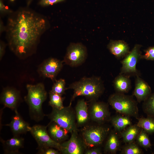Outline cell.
I'll return each mask as SVG.
<instances>
[{"instance_id":"1","label":"cell","mask_w":154,"mask_h":154,"mask_svg":"<svg viewBox=\"0 0 154 154\" xmlns=\"http://www.w3.org/2000/svg\"><path fill=\"white\" fill-rule=\"evenodd\" d=\"M48 26L44 17L33 11L24 9L15 13L9 17L6 27L10 49L20 58L31 55Z\"/></svg>"},{"instance_id":"2","label":"cell","mask_w":154,"mask_h":154,"mask_svg":"<svg viewBox=\"0 0 154 154\" xmlns=\"http://www.w3.org/2000/svg\"><path fill=\"white\" fill-rule=\"evenodd\" d=\"M68 89L73 90L70 104L77 97L83 96L90 102L97 100L105 90L104 85L100 77L93 76L83 77L78 81L70 84Z\"/></svg>"},{"instance_id":"3","label":"cell","mask_w":154,"mask_h":154,"mask_svg":"<svg viewBox=\"0 0 154 154\" xmlns=\"http://www.w3.org/2000/svg\"><path fill=\"white\" fill-rule=\"evenodd\" d=\"M26 88L27 94L25 100L28 105L30 116L35 121H39L45 116L42 106L47 98V93L42 83L35 85L27 84Z\"/></svg>"},{"instance_id":"4","label":"cell","mask_w":154,"mask_h":154,"mask_svg":"<svg viewBox=\"0 0 154 154\" xmlns=\"http://www.w3.org/2000/svg\"><path fill=\"white\" fill-rule=\"evenodd\" d=\"M108 101L112 107L119 113L136 119L139 118L138 102L132 96L116 92L109 96Z\"/></svg>"},{"instance_id":"5","label":"cell","mask_w":154,"mask_h":154,"mask_svg":"<svg viewBox=\"0 0 154 154\" xmlns=\"http://www.w3.org/2000/svg\"><path fill=\"white\" fill-rule=\"evenodd\" d=\"M110 128L103 124L89 125L83 127L80 135L87 149L101 145L109 134Z\"/></svg>"},{"instance_id":"6","label":"cell","mask_w":154,"mask_h":154,"mask_svg":"<svg viewBox=\"0 0 154 154\" xmlns=\"http://www.w3.org/2000/svg\"><path fill=\"white\" fill-rule=\"evenodd\" d=\"M71 104L61 109L52 108L51 113L47 116L51 121H53L72 133L78 130L77 125L75 110Z\"/></svg>"},{"instance_id":"7","label":"cell","mask_w":154,"mask_h":154,"mask_svg":"<svg viewBox=\"0 0 154 154\" xmlns=\"http://www.w3.org/2000/svg\"><path fill=\"white\" fill-rule=\"evenodd\" d=\"M142 45L135 44L132 50L121 61L122 66L120 73L124 74L130 77L140 76L141 74L137 69V63L141 59L142 55L140 49Z\"/></svg>"},{"instance_id":"8","label":"cell","mask_w":154,"mask_h":154,"mask_svg":"<svg viewBox=\"0 0 154 154\" xmlns=\"http://www.w3.org/2000/svg\"><path fill=\"white\" fill-rule=\"evenodd\" d=\"M87 55V50L84 45L80 43H71L67 47L63 61L70 66L77 67L84 63Z\"/></svg>"},{"instance_id":"9","label":"cell","mask_w":154,"mask_h":154,"mask_svg":"<svg viewBox=\"0 0 154 154\" xmlns=\"http://www.w3.org/2000/svg\"><path fill=\"white\" fill-rule=\"evenodd\" d=\"M60 144L59 151L61 154H83L87 149L78 130L72 132L70 138Z\"/></svg>"},{"instance_id":"10","label":"cell","mask_w":154,"mask_h":154,"mask_svg":"<svg viewBox=\"0 0 154 154\" xmlns=\"http://www.w3.org/2000/svg\"><path fill=\"white\" fill-rule=\"evenodd\" d=\"M90 102L88 107L90 120L99 124L110 121V113L108 103L97 100Z\"/></svg>"},{"instance_id":"11","label":"cell","mask_w":154,"mask_h":154,"mask_svg":"<svg viewBox=\"0 0 154 154\" xmlns=\"http://www.w3.org/2000/svg\"><path fill=\"white\" fill-rule=\"evenodd\" d=\"M47 126L36 125L31 127L30 131L38 145V149L52 147L60 150V144L52 140L47 130Z\"/></svg>"},{"instance_id":"12","label":"cell","mask_w":154,"mask_h":154,"mask_svg":"<svg viewBox=\"0 0 154 154\" xmlns=\"http://www.w3.org/2000/svg\"><path fill=\"white\" fill-rule=\"evenodd\" d=\"M63 61L56 58H50L44 60L38 70L39 74L44 78L55 81L56 78L62 70Z\"/></svg>"},{"instance_id":"13","label":"cell","mask_w":154,"mask_h":154,"mask_svg":"<svg viewBox=\"0 0 154 154\" xmlns=\"http://www.w3.org/2000/svg\"><path fill=\"white\" fill-rule=\"evenodd\" d=\"M20 91L12 87L4 88L0 96L1 102L5 107L15 111L20 100Z\"/></svg>"},{"instance_id":"14","label":"cell","mask_w":154,"mask_h":154,"mask_svg":"<svg viewBox=\"0 0 154 154\" xmlns=\"http://www.w3.org/2000/svg\"><path fill=\"white\" fill-rule=\"evenodd\" d=\"M151 88L148 84L140 76L136 77L133 95L138 102L144 101L151 94Z\"/></svg>"},{"instance_id":"15","label":"cell","mask_w":154,"mask_h":154,"mask_svg":"<svg viewBox=\"0 0 154 154\" xmlns=\"http://www.w3.org/2000/svg\"><path fill=\"white\" fill-rule=\"evenodd\" d=\"M15 111V114L13 117L11 121L6 125L10 127L14 136L19 135L30 131L31 127L28 123L23 119L17 110Z\"/></svg>"},{"instance_id":"16","label":"cell","mask_w":154,"mask_h":154,"mask_svg":"<svg viewBox=\"0 0 154 154\" xmlns=\"http://www.w3.org/2000/svg\"><path fill=\"white\" fill-rule=\"evenodd\" d=\"M77 125L78 127H83L88 124L90 120L88 107L84 99L79 100L75 107Z\"/></svg>"},{"instance_id":"17","label":"cell","mask_w":154,"mask_h":154,"mask_svg":"<svg viewBox=\"0 0 154 154\" xmlns=\"http://www.w3.org/2000/svg\"><path fill=\"white\" fill-rule=\"evenodd\" d=\"M50 137L56 142L60 143L66 141L69 137V131L56 122L51 121L47 126Z\"/></svg>"},{"instance_id":"18","label":"cell","mask_w":154,"mask_h":154,"mask_svg":"<svg viewBox=\"0 0 154 154\" xmlns=\"http://www.w3.org/2000/svg\"><path fill=\"white\" fill-rule=\"evenodd\" d=\"M107 48L117 59L124 58L130 51L128 44L121 40H111L107 45Z\"/></svg>"},{"instance_id":"19","label":"cell","mask_w":154,"mask_h":154,"mask_svg":"<svg viewBox=\"0 0 154 154\" xmlns=\"http://www.w3.org/2000/svg\"><path fill=\"white\" fill-rule=\"evenodd\" d=\"M5 153L6 154L19 153V150L23 147L24 139L19 135L14 136L7 140L1 139Z\"/></svg>"},{"instance_id":"20","label":"cell","mask_w":154,"mask_h":154,"mask_svg":"<svg viewBox=\"0 0 154 154\" xmlns=\"http://www.w3.org/2000/svg\"><path fill=\"white\" fill-rule=\"evenodd\" d=\"M130 76L119 73L113 81V85L116 92L125 94L128 92L131 88Z\"/></svg>"},{"instance_id":"21","label":"cell","mask_w":154,"mask_h":154,"mask_svg":"<svg viewBox=\"0 0 154 154\" xmlns=\"http://www.w3.org/2000/svg\"><path fill=\"white\" fill-rule=\"evenodd\" d=\"M115 131H111L108 137L104 149L106 153L116 154L119 148V141Z\"/></svg>"},{"instance_id":"22","label":"cell","mask_w":154,"mask_h":154,"mask_svg":"<svg viewBox=\"0 0 154 154\" xmlns=\"http://www.w3.org/2000/svg\"><path fill=\"white\" fill-rule=\"evenodd\" d=\"M116 131H121L131 125L129 117L126 116L117 115L111 117L110 121Z\"/></svg>"},{"instance_id":"23","label":"cell","mask_w":154,"mask_h":154,"mask_svg":"<svg viewBox=\"0 0 154 154\" xmlns=\"http://www.w3.org/2000/svg\"><path fill=\"white\" fill-rule=\"evenodd\" d=\"M141 129L137 124L131 125L128 126L121 133L123 142L126 143L133 142L136 139Z\"/></svg>"},{"instance_id":"24","label":"cell","mask_w":154,"mask_h":154,"mask_svg":"<svg viewBox=\"0 0 154 154\" xmlns=\"http://www.w3.org/2000/svg\"><path fill=\"white\" fill-rule=\"evenodd\" d=\"M137 125L148 134L154 133V117L147 116L139 118Z\"/></svg>"},{"instance_id":"25","label":"cell","mask_w":154,"mask_h":154,"mask_svg":"<svg viewBox=\"0 0 154 154\" xmlns=\"http://www.w3.org/2000/svg\"><path fill=\"white\" fill-rule=\"evenodd\" d=\"M142 109L147 116L154 117V93L151 94L144 101Z\"/></svg>"},{"instance_id":"26","label":"cell","mask_w":154,"mask_h":154,"mask_svg":"<svg viewBox=\"0 0 154 154\" xmlns=\"http://www.w3.org/2000/svg\"><path fill=\"white\" fill-rule=\"evenodd\" d=\"M49 104L52 108L61 109L64 106L63 101L64 98L62 96L50 91L49 93Z\"/></svg>"},{"instance_id":"27","label":"cell","mask_w":154,"mask_h":154,"mask_svg":"<svg viewBox=\"0 0 154 154\" xmlns=\"http://www.w3.org/2000/svg\"><path fill=\"white\" fill-rule=\"evenodd\" d=\"M148 135L145 131L141 129L136 139L138 145L145 149H151V147Z\"/></svg>"},{"instance_id":"28","label":"cell","mask_w":154,"mask_h":154,"mask_svg":"<svg viewBox=\"0 0 154 154\" xmlns=\"http://www.w3.org/2000/svg\"><path fill=\"white\" fill-rule=\"evenodd\" d=\"M121 153L122 154H142V150L134 141L126 143L122 148Z\"/></svg>"},{"instance_id":"29","label":"cell","mask_w":154,"mask_h":154,"mask_svg":"<svg viewBox=\"0 0 154 154\" xmlns=\"http://www.w3.org/2000/svg\"><path fill=\"white\" fill-rule=\"evenodd\" d=\"M66 81L64 79L60 78L58 80H55L50 91L52 92L62 96L65 93L67 88H66Z\"/></svg>"},{"instance_id":"30","label":"cell","mask_w":154,"mask_h":154,"mask_svg":"<svg viewBox=\"0 0 154 154\" xmlns=\"http://www.w3.org/2000/svg\"><path fill=\"white\" fill-rule=\"evenodd\" d=\"M145 54L142 55L141 59L154 61V46H150L144 50Z\"/></svg>"},{"instance_id":"31","label":"cell","mask_w":154,"mask_h":154,"mask_svg":"<svg viewBox=\"0 0 154 154\" xmlns=\"http://www.w3.org/2000/svg\"><path fill=\"white\" fill-rule=\"evenodd\" d=\"M52 147H47L38 149V153L40 154H59L60 151L57 149Z\"/></svg>"},{"instance_id":"32","label":"cell","mask_w":154,"mask_h":154,"mask_svg":"<svg viewBox=\"0 0 154 154\" xmlns=\"http://www.w3.org/2000/svg\"><path fill=\"white\" fill-rule=\"evenodd\" d=\"M102 152L101 149L99 147L87 149L85 151V154H101Z\"/></svg>"},{"instance_id":"33","label":"cell","mask_w":154,"mask_h":154,"mask_svg":"<svg viewBox=\"0 0 154 154\" xmlns=\"http://www.w3.org/2000/svg\"><path fill=\"white\" fill-rule=\"evenodd\" d=\"M64 0H41L39 4L42 6L52 5L58 3L63 1Z\"/></svg>"},{"instance_id":"34","label":"cell","mask_w":154,"mask_h":154,"mask_svg":"<svg viewBox=\"0 0 154 154\" xmlns=\"http://www.w3.org/2000/svg\"><path fill=\"white\" fill-rule=\"evenodd\" d=\"M0 11L1 14H11L12 11L9 10L4 4L2 0L0 2Z\"/></svg>"},{"instance_id":"35","label":"cell","mask_w":154,"mask_h":154,"mask_svg":"<svg viewBox=\"0 0 154 154\" xmlns=\"http://www.w3.org/2000/svg\"><path fill=\"white\" fill-rule=\"evenodd\" d=\"M6 45L5 43L2 41H0V59H2L5 52Z\"/></svg>"},{"instance_id":"36","label":"cell","mask_w":154,"mask_h":154,"mask_svg":"<svg viewBox=\"0 0 154 154\" xmlns=\"http://www.w3.org/2000/svg\"><path fill=\"white\" fill-rule=\"evenodd\" d=\"M0 33H2L4 31H6V27H5L2 21L1 20L0 21Z\"/></svg>"},{"instance_id":"37","label":"cell","mask_w":154,"mask_h":154,"mask_svg":"<svg viewBox=\"0 0 154 154\" xmlns=\"http://www.w3.org/2000/svg\"><path fill=\"white\" fill-rule=\"evenodd\" d=\"M32 1L33 0H27V3L28 6L30 4Z\"/></svg>"},{"instance_id":"38","label":"cell","mask_w":154,"mask_h":154,"mask_svg":"<svg viewBox=\"0 0 154 154\" xmlns=\"http://www.w3.org/2000/svg\"><path fill=\"white\" fill-rule=\"evenodd\" d=\"M11 1H13L15 0H10Z\"/></svg>"}]
</instances>
